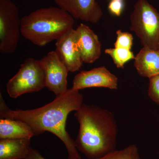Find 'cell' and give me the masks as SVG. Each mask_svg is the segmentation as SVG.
I'll return each instance as SVG.
<instances>
[{
  "label": "cell",
  "mask_w": 159,
  "mask_h": 159,
  "mask_svg": "<svg viewBox=\"0 0 159 159\" xmlns=\"http://www.w3.org/2000/svg\"><path fill=\"white\" fill-rule=\"evenodd\" d=\"M79 124L77 150L89 159H98L116 150L118 126L110 111L83 104L74 114Z\"/></svg>",
  "instance_id": "obj_2"
},
{
  "label": "cell",
  "mask_w": 159,
  "mask_h": 159,
  "mask_svg": "<svg viewBox=\"0 0 159 159\" xmlns=\"http://www.w3.org/2000/svg\"><path fill=\"white\" fill-rule=\"evenodd\" d=\"M108 8L112 14L116 16H119L123 11L124 3L122 1L111 0L109 4Z\"/></svg>",
  "instance_id": "obj_19"
},
{
  "label": "cell",
  "mask_w": 159,
  "mask_h": 159,
  "mask_svg": "<svg viewBox=\"0 0 159 159\" xmlns=\"http://www.w3.org/2000/svg\"><path fill=\"white\" fill-rule=\"evenodd\" d=\"M1 119H17L31 127L34 136L50 132L63 142L68 152L67 159H82L72 139L66 130L67 118L70 113L76 111L83 104V96L79 90L68 89L65 93L52 102L39 108L31 110L10 109L1 93Z\"/></svg>",
  "instance_id": "obj_1"
},
{
  "label": "cell",
  "mask_w": 159,
  "mask_h": 159,
  "mask_svg": "<svg viewBox=\"0 0 159 159\" xmlns=\"http://www.w3.org/2000/svg\"><path fill=\"white\" fill-rule=\"evenodd\" d=\"M98 159H141L136 145H131L121 150H115Z\"/></svg>",
  "instance_id": "obj_16"
},
{
  "label": "cell",
  "mask_w": 159,
  "mask_h": 159,
  "mask_svg": "<svg viewBox=\"0 0 159 159\" xmlns=\"http://www.w3.org/2000/svg\"><path fill=\"white\" fill-rule=\"evenodd\" d=\"M61 9L67 11L74 19L97 23L103 12L97 0H54Z\"/></svg>",
  "instance_id": "obj_9"
},
{
  "label": "cell",
  "mask_w": 159,
  "mask_h": 159,
  "mask_svg": "<svg viewBox=\"0 0 159 159\" xmlns=\"http://www.w3.org/2000/svg\"><path fill=\"white\" fill-rule=\"evenodd\" d=\"M21 21L17 6L11 0H0V53H15L21 32Z\"/></svg>",
  "instance_id": "obj_6"
},
{
  "label": "cell",
  "mask_w": 159,
  "mask_h": 159,
  "mask_svg": "<svg viewBox=\"0 0 159 159\" xmlns=\"http://www.w3.org/2000/svg\"><path fill=\"white\" fill-rule=\"evenodd\" d=\"M158 50H159V46Z\"/></svg>",
  "instance_id": "obj_21"
},
{
  "label": "cell",
  "mask_w": 159,
  "mask_h": 159,
  "mask_svg": "<svg viewBox=\"0 0 159 159\" xmlns=\"http://www.w3.org/2000/svg\"><path fill=\"white\" fill-rule=\"evenodd\" d=\"M148 96L159 105V74L149 78Z\"/></svg>",
  "instance_id": "obj_18"
},
{
  "label": "cell",
  "mask_w": 159,
  "mask_h": 159,
  "mask_svg": "<svg viewBox=\"0 0 159 159\" xmlns=\"http://www.w3.org/2000/svg\"><path fill=\"white\" fill-rule=\"evenodd\" d=\"M33 131L26 122L17 119H0V139H30L34 136Z\"/></svg>",
  "instance_id": "obj_13"
},
{
  "label": "cell",
  "mask_w": 159,
  "mask_h": 159,
  "mask_svg": "<svg viewBox=\"0 0 159 159\" xmlns=\"http://www.w3.org/2000/svg\"><path fill=\"white\" fill-rule=\"evenodd\" d=\"M43 69L46 87L56 97L66 93L67 88V76L69 72L55 51L49 52L40 59Z\"/></svg>",
  "instance_id": "obj_7"
},
{
  "label": "cell",
  "mask_w": 159,
  "mask_h": 159,
  "mask_svg": "<svg viewBox=\"0 0 159 159\" xmlns=\"http://www.w3.org/2000/svg\"><path fill=\"white\" fill-rule=\"evenodd\" d=\"M75 31L71 29L55 43V52L70 72L79 70L83 63L75 43Z\"/></svg>",
  "instance_id": "obj_11"
},
{
  "label": "cell",
  "mask_w": 159,
  "mask_h": 159,
  "mask_svg": "<svg viewBox=\"0 0 159 159\" xmlns=\"http://www.w3.org/2000/svg\"><path fill=\"white\" fill-rule=\"evenodd\" d=\"M75 41L83 62L92 63L101 54L99 38L88 26L80 24L75 29Z\"/></svg>",
  "instance_id": "obj_10"
},
{
  "label": "cell",
  "mask_w": 159,
  "mask_h": 159,
  "mask_svg": "<svg viewBox=\"0 0 159 159\" xmlns=\"http://www.w3.org/2000/svg\"><path fill=\"white\" fill-rule=\"evenodd\" d=\"M105 53L111 57L118 68H123L126 62L135 58L134 53L130 50L122 48L107 49Z\"/></svg>",
  "instance_id": "obj_15"
},
{
  "label": "cell",
  "mask_w": 159,
  "mask_h": 159,
  "mask_svg": "<svg viewBox=\"0 0 159 159\" xmlns=\"http://www.w3.org/2000/svg\"><path fill=\"white\" fill-rule=\"evenodd\" d=\"M46 87L43 69L40 60L28 58L6 85L9 97L17 98L23 94L38 92Z\"/></svg>",
  "instance_id": "obj_5"
},
{
  "label": "cell",
  "mask_w": 159,
  "mask_h": 159,
  "mask_svg": "<svg viewBox=\"0 0 159 159\" xmlns=\"http://www.w3.org/2000/svg\"><path fill=\"white\" fill-rule=\"evenodd\" d=\"M130 29L144 48L158 50L159 12L147 0H138L130 14Z\"/></svg>",
  "instance_id": "obj_4"
},
{
  "label": "cell",
  "mask_w": 159,
  "mask_h": 159,
  "mask_svg": "<svg viewBox=\"0 0 159 159\" xmlns=\"http://www.w3.org/2000/svg\"><path fill=\"white\" fill-rule=\"evenodd\" d=\"M74 18L59 7L38 9L21 18V32L33 44L43 47L73 29Z\"/></svg>",
  "instance_id": "obj_3"
},
{
  "label": "cell",
  "mask_w": 159,
  "mask_h": 159,
  "mask_svg": "<svg viewBox=\"0 0 159 159\" xmlns=\"http://www.w3.org/2000/svg\"><path fill=\"white\" fill-rule=\"evenodd\" d=\"M25 159H46L43 157L38 151L30 148V151Z\"/></svg>",
  "instance_id": "obj_20"
},
{
  "label": "cell",
  "mask_w": 159,
  "mask_h": 159,
  "mask_svg": "<svg viewBox=\"0 0 159 159\" xmlns=\"http://www.w3.org/2000/svg\"><path fill=\"white\" fill-rule=\"evenodd\" d=\"M120 1H122V0H120Z\"/></svg>",
  "instance_id": "obj_22"
},
{
  "label": "cell",
  "mask_w": 159,
  "mask_h": 159,
  "mask_svg": "<svg viewBox=\"0 0 159 159\" xmlns=\"http://www.w3.org/2000/svg\"><path fill=\"white\" fill-rule=\"evenodd\" d=\"M117 39L114 44L115 48L130 50L133 42V37L130 33L119 30L116 31Z\"/></svg>",
  "instance_id": "obj_17"
},
{
  "label": "cell",
  "mask_w": 159,
  "mask_h": 159,
  "mask_svg": "<svg viewBox=\"0 0 159 159\" xmlns=\"http://www.w3.org/2000/svg\"><path fill=\"white\" fill-rule=\"evenodd\" d=\"M118 78L105 67L100 66L76 74L73 80L72 88L83 89L89 88H105L116 89Z\"/></svg>",
  "instance_id": "obj_8"
},
{
  "label": "cell",
  "mask_w": 159,
  "mask_h": 159,
  "mask_svg": "<svg viewBox=\"0 0 159 159\" xmlns=\"http://www.w3.org/2000/svg\"><path fill=\"white\" fill-rule=\"evenodd\" d=\"M134 60V66L142 77L149 78L159 74V50L143 47Z\"/></svg>",
  "instance_id": "obj_12"
},
{
  "label": "cell",
  "mask_w": 159,
  "mask_h": 159,
  "mask_svg": "<svg viewBox=\"0 0 159 159\" xmlns=\"http://www.w3.org/2000/svg\"><path fill=\"white\" fill-rule=\"evenodd\" d=\"M30 140H0V159H25L30 151Z\"/></svg>",
  "instance_id": "obj_14"
}]
</instances>
